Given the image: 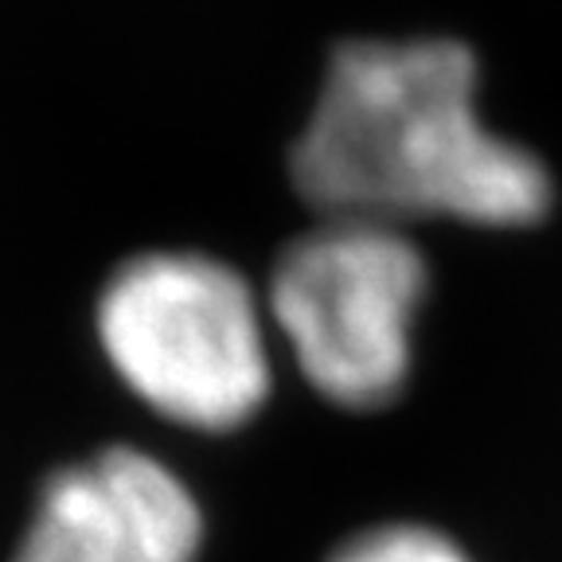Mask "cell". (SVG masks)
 Wrapping results in <instances>:
<instances>
[{"label":"cell","mask_w":562,"mask_h":562,"mask_svg":"<svg viewBox=\"0 0 562 562\" xmlns=\"http://www.w3.org/2000/svg\"><path fill=\"white\" fill-rule=\"evenodd\" d=\"M297 195L325 220H457L531 227L551 207L536 153L476 114V59L457 40H351L328 59L290 153Z\"/></svg>","instance_id":"cell-1"},{"label":"cell","mask_w":562,"mask_h":562,"mask_svg":"<svg viewBox=\"0 0 562 562\" xmlns=\"http://www.w3.org/2000/svg\"><path fill=\"white\" fill-rule=\"evenodd\" d=\"M98 336L140 403L192 430H235L270 395L258 305L203 255H140L110 278Z\"/></svg>","instance_id":"cell-2"},{"label":"cell","mask_w":562,"mask_h":562,"mask_svg":"<svg viewBox=\"0 0 562 562\" xmlns=\"http://www.w3.org/2000/svg\"><path fill=\"white\" fill-rule=\"evenodd\" d=\"M426 290L430 270L398 227L325 220L278 258L270 313L328 403L375 411L406 386Z\"/></svg>","instance_id":"cell-3"},{"label":"cell","mask_w":562,"mask_h":562,"mask_svg":"<svg viewBox=\"0 0 562 562\" xmlns=\"http://www.w3.org/2000/svg\"><path fill=\"white\" fill-rule=\"evenodd\" d=\"M203 516L192 492L137 449H105L40 492L12 562H192Z\"/></svg>","instance_id":"cell-4"},{"label":"cell","mask_w":562,"mask_h":562,"mask_svg":"<svg viewBox=\"0 0 562 562\" xmlns=\"http://www.w3.org/2000/svg\"><path fill=\"white\" fill-rule=\"evenodd\" d=\"M333 562H469V554L434 527H375L336 551Z\"/></svg>","instance_id":"cell-5"}]
</instances>
